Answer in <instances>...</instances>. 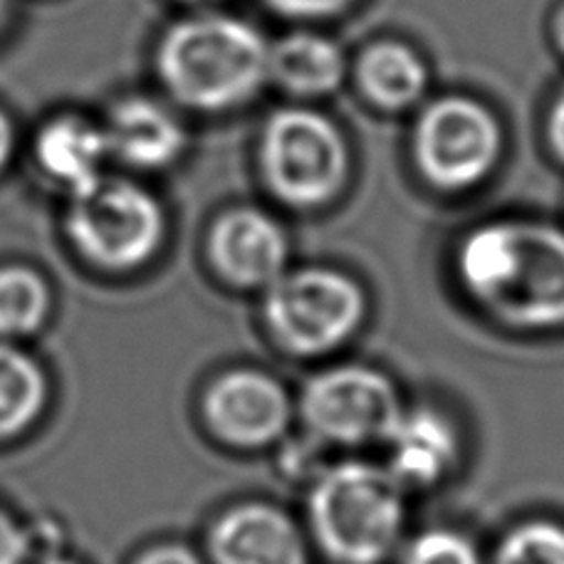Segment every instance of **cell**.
Wrapping results in <instances>:
<instances>
[{"label":"cell","mask_w":564,"mask_h":564,"mask_svg":"<svg viewBox=\"0 0 564 564\" xmlns=\"http://www.w3.org/2000/svg\"><path fill=\"white\" fill-rule=\"evenodd\" d=\"M463 290L512 327L564 325V230L535 220H496L463 238Z\"/></svg>","instance_id":"6da1fadb"},{"label":"cell","mask_w":564,"mask_h":564,"mask_svg":"<svg viewBox=\"0 0 564 564\" xmlns=\"http://www.w3.org/2000/svg\"><path fill=\"white\" fill-rule=\"evenodd\" d=\"M270 45L246 20L204 15L169 30L156 67L181 105L218 112L258 93L268 79Z\"/></svg>","instance_id":"7a4b0ae2"},{"label":"cell","mask_w":564,"mask_h":564,"mask_svg":"<svg viewBox=\"0 0 564 564\" xmlns=\"http://www.w3.org/2000/svg\"><path fill=\"white\" fill-rule=\"evenodd\" d=\"M317 545L339 564H379L397 550L406 522L404 486L389 468L345 460L317 473L307 500Z\"/></svg>","instance_id":"3957f363"},{"label":"cell","mask_w":564,"mask_h":564,"mask_svg":"<svg viewBox=\"0 0 564 564\" xmlns=\"http://www.w3.org/2000/svg\"><path fill=\"white\" fill-rule=\"evenodd\" d=\"M365 312V290L327 268L285 270L265 288L268 327L282 347L300 357L327 355L345 345L361 327Z\"/></svg>","instance_id":"277c9868"},{"label":"cell","mask_w":564,"mask_h":564,"mask_svg":"<svg viewBox=\"0 0 564 564\" xmlns=\"http://www.w3.org/2000/svg\"><path fill=\"white\" fill-rule=\"evenodd\" d=\"M268 186L290 206H319L345 186L349 156L339 129L325 115L288 107L268 119L260 141Z\"/></svg>","instance_id":"5b68a950"},{"label":"cell","mask_w":564,"mask_h":564,"mask_svg":"<svg viewBox=\"0 0 564 564\" xmlns=\"http://www.w3.org/2000/svg\"><path fill=\"white\" fill-rule=\"evenodd\" d=\"M67 228L77 248L95 263L134 268L156 253L164 236V214L149 191L99 176L75 191Z\"/></svg>","instance_id":"8992f818"},{"label":"cell","mask_w":564,"mask_h":564,"mask_svg":"<svg viewBox=\"0 0 564 564\" xmlns=\"http://www.w3.org/2000/svg\"><path fill=\"white\" fill-rule=\"evenodd\" d=\"M401 411L404 406L391 379L357 365L319 371L300 397V416L310 436L339 446L384 443Z\"/></svg>","instance_id":"52a82bcc"},{"label":"cell","mask_w":564,"mask_h":564,"mask_svg":"<svg viewBox=\"0 0 564 564\" xmlns=\"http://www.w3.org/2000/svg\"><path fill=\"white\" fill-rule=\"evenodd\" d=\"M500 127L486 107L468 97H446L421 115L414 154L421 174L441 188L480 184L498 164Z\"/></svg>","instance_id":"ba28073f"},{"label":"cell","mask_w":564,"mask_h":564,"mask_svg":"<svg viewBox=\"0 0 564 564\" xmlns=\"http://www.w3.org/2000/svg\"><path fill=\"white\" fill-rule=\"evenodd\" d=\"M204 414L218 438L258 448L278 441L292 421L285 387L263 371H228L208 387Z\"/></svg>","instance_id":"9c48e42d"},{"label":"cell","mask_w":564,"mask_h":564,"mask_svg":"<svg viewBox=\"0 0 564 564\" xmlns=\"http://www.w3.org/2000/svg\"><path fill=\"white\" fill-rule=\"evenodd\" d=\"M208 248L218 273L240 288H268L288 270L285 230L258 208H236L218 218Z\"/></svg>","instance_id":"30bf717a"},{"label":"cell","mask_w":564,"mask_h":564,"mask_svg":"<svg viewBox=\"0 0 564 564\" xmlns=\"http://www.w3.org/2000/svg\"><path fill=\"white\" fill-rule=\"evenodd\" d=\"M208 550L216 564H307L300 528L265 502H246L218 518Z\"/></svg>","instance_id":"8fae6325"},{"label":"cell","mask_w":564,"mask_h":564,"mask_svg":"<svg viewBox=\"0 0 564 564\" xmlns=\"http://www.w3.org/2000/svg\"><path fill=\"white\" fill-rule=\"evenodd\" d=\"M389 473L404 488L436 486L458 460V433L433 409H404L384 441Z\"/></svg>","instance_id":"7c38bea8"},{"label":"cell","mask_w":564,"mask_h":564,"mask_svg":"<svg viewBox=\"0 0 564 564\" xmlns=\"http://www.w3.org/2000/svg\"><path fill=\"white\" fill-rule=\"evenodd\" d=\"M107 147L139 169H161L176 161L186 147V134L164 107L144 97L119 102L107 124Z\"/></svg>","instance_id":"4fadbf2b"},{"label":"cell","mask_w":564,"mask_h":564,"mask_svg":"<svg viewBox=\"0 0 564 564\" xmlns=\"http://www.w3.org/2000/svg\"><path fill=\"white\" fill-rule=\"evenodd\" d=\"M268 77L295 95H327L341 85L345 57L329 37L295 33L270 47Z\"/></svg>","instance_id":"5bb4252c"},{"label":"cell","mask_w":564,"mask_h":564,"mask_svg":"<svg viewBox=\"0 0 564 564\" xmlns=\"http://www.w3.org/2000/svg\"><path fill=\"white\" fill-rule=\"evenodd\" d=\"M107 151L105 132L77 117L55 119L37 137L40 164L55 178L73 186V194L99 178Z\"/></svg>","instance_id":"9a60e30c"},{"label":"cell","mask_w":564,"mask_h":564,"mask_svg":"<svg viewBox=\"0 0 564 564\" xmlns=\"http://www.w3.org/2000/svg\"><path fill=\"white\" fill-rule=\"evenodd\" d=\"M359 83L377 105L404 109L426 89V67L406 45L379 43L361 57Z\"/></svg>","instance_id":"2e32d148"},{"label":"cell","mask_w":564,"mask_h":564,"mask_svg":"<svg viewBox=\"0 0 564 564\" xmlns=\"http://www.w3.org/2000/svg\"><path fill=\"white\" fill-rule=\"evenodd\" d=\"M43 371L23 351L0 345V438L23 431L43 409Z\"/></svg>","instance_id":"e0dca14e"},{"label":"cell","mask_w":564,"mask_h":564,"mask_svg":"<svg viewBox=\"0 0 564 564\" xmlns=\"http://www.w3.org/2000/svg\"><path fill=\"white\" fill-rule=\"evenodd\" d=\"M45 312L43 280L23 268L0 270V337L30 335L43 325Z\"/></svg>","instance_id":"ac0fdd59"},{"label":"cell","mask_w":564,"mask_h":564,"mask_svg":"<svg viewBox=\"0 0 564 564\" xmlns=\"http://www.w3.org/2000/svg\"><path fill=\"white\" fill-rule=\"evenodd\" d=\"M496 564H564V528L552 520H528L502 538Z\"/></svg>","instance_id":"d6986e66"},{"label":"cell","mask_w":564,"mask_h":564,"mask_svg":"<svg viewBox=\"0 0 564 564\" xmlns=\"http://www.w3.org/2000/svg\"><path fill=\"white\" fill-rule=\"evenodd\" d=\"M401 564H482L476 545L456 530H426L409 542Z\"/></svg>","instance_id":"ffe728a7"},{"label":"cell","mask_w":564,"mask_h":564,"mask_svg":"<svg viewBox=\"0 0 564 564\" xmlns=\"http://www.w3.org/2000/svg\"><path fill=\"white\" fill-rule=\"evenodd\" d=\"M278 13L290 18H325L337 13L351 0H268Z\"/></svg>","instance_id":"44dd1931"},{"label":"cell","mask_w":564,"mask_h":564,"mask_svg":"<svg viewBox=\"0 0 564 564\" xmlns=\"http://www.w3.org/2000/svg\"><path fill=\"white\" fill-rule=\"evenodd\" d=\"M28 555V538L3 510H0V564H20Z\"/></svg>","instance_id":"7402d4cb"},{"label":"cell","mask_w":564,"mask_h":564,"mask_svg":"<svg viewBox=\"0 0 564 564\" xmlns=\"http://www.w3.org/2000/svg\"><path fill=\"white\" fill-rule=\"evenodd\" d=\"M139 564H204L194 552L178 545H166L159 550H151L149 555L139 560Z\"/></svg>","instance_id":"603a6c76"},{"label":"cell","mask_w":564,"mask_h":564,"mask_svg":"<svg viewBox=\"0 0 564 564\" xmlns=\"http://www.w3.org/2000/svg\"><path fill=\"white\" fill-rule=\"evenodd\" d=\"M550 139H552V147H555L557 154L564 159V95L560 97L555 112H552Z\"/></svg>","instance_id":"cb8c5ba5"},{"label":"cell","mask_w":564,"mask_h":564,"mask_svg":"<svg viewBox=\"0 0 564 564\" xmlns=\"http://www.w3.org/2000/svg\"><path fill=\"white\" fill-rule=\"evenodd\" d=\"M10 149H13V127H10L8 117L0 112V169L8 161Z\"/></svg>","instance_id":"d4e9b609"},{"label":"cell","mask_w":564,"mask_h":564,"mask_svg":"<svg viewBox=\"0 0 564 564\" xmlns=\"http://www.w3.org/2000/svg\"><path fill=\"white\" fill-rule=\"evenodd\" d=\"M555 30H557V40H560V45L564 47V8L560 10V15H557V23H555Z\"/></svg>","instance_id":"484cf974"},{"label":"cell","mask_w":564,"mask_h":564,"mask_svg":"<svg viewBox=\"0 0 564 564\" xmlns=\"http://www.w3.org/2000/svg\"><path fill=\"white\" fill-rule=\"evenodd\" d=\"M45 564H73V562H65V560H47Z\"/></svg>","instance_id":"4316f807"},{"label":"cell","mask_w":564,"mask_h":564,"mask_svg":"<svg viewBox=\"0 0 564 564\" xmlns=\"http://www.w3.org/2000/svg\"><path fill=\"white\" fill-rule=\"evenodd\" d=\"M3 8H6V0H0V15H3Z\"/></svg>","instance_id":"83f0119b"},{"label":"cell","mask_w":564,"mask_h":564,"mask_svg":"<svg viewBox=\"0 0 564 564\" xmlns=\"http://www.w3.org/2000/svg\"><path fill=\"white\" fill-rule=\"evenodd\" d=\"M194 3H198V0H194ZM200 3H204V0H200Z\"/></svg>","instance_id":"f1b7e54d"}]
</instances>
